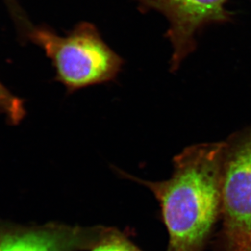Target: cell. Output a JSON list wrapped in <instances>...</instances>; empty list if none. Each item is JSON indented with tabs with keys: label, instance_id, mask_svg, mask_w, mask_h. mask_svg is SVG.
<instances>
[{
	"label": "cell",
	"instance_id": "6da1fadb",
	"mask_svg": "<svg viewBox=\"0 0 251 251\" xmlns=\"http://www.w3.org/2000/svg\"><path fill=\"white\" fill-rule=\"evenodd\" d=\"M224 141L185 148L173 158L172 176L150 181L121 170L126 179L151 191L169 235L167 251H204L222 208Z\"/></svg>",
	"mask_w": 251,
	"mask_h": 251
},
{
	"label": "cell",
	"instance_id": "7a4b0ae2",
	"mask_svg": "<svg viewBox=\"0 0 251 251\" xmlns=\"http://www.w3.org/2000/svg\"><path fill=\"white\" fill-rule=\"evenodd\" d=\"M51 60L56 80L69 93L114 81L124 59L109 48L97 28L81 23L66 36L46 29H34L29 34Z\"/></svg>",
	"mask_w": 251,
	"mask_h": 251
},
{
	"label": "cell",
	"instance_id": "3957f363",
	"mask_svg": "<svg viewBox=\"0 0 251 251\" xmlns=\"http://www.w3.org/2000/svg\"><path fill=\"white\" fill-rule=\"evenodd\" d=\"M216 251H251V124L224 141Z\"/></svg>",
	"mask_w": 251,
	"mask_h": 251
},
{
	"label": "cell",
	"instance_id": "277c9868",
	"mask_svg": "<svg viewBox=\"0 0 251 251\" xmlns=\"http://www.w3.org/2000/svg\"><path fill=\"white\" fill-rule=\"evenodd\" d=\"M228 0H137L140 8L157 10L169 21L166 37L172 46L171 72L179 70L182 62L195 50V35L204 25L232 20L226 10Z\"/></svg>",
	"mask_w": 251,
	"mask_h": 251
},
{
	"label": "cell",
	"instance_id": "5b68a950",
	"mask_svg": "<svg viewBox=\"0 0 251 251\" xmlns=\"http://www.w3.org/2000/svg\"><path fill=\"white\" fill-rule=\"evenodd\" d=\"M0 251H64L51 236L43 233H25L2 237Z\"/></svg>",
	"mask_w": 251,
	"mask_h": 251
},
{
	"label": "cell",
	"instance_id": "8992f818",
	"mask_svg": "<svg viewBox=\"0 0 251 251\" xmlns=\"http://www.w3.org/2000/svg\"><path fill=\"white\" fill-rule=\"evenodd\" d=\"M91 251H143L127 237L114 228H104Z\"/></svg>",
	"mask_w": 251,
	"mask_h": 251
},
{
	"label": "cell",
	"instance_id": "52a82bcc",
	"mask_svg": "<svg viewBox=\"0 0 251 251\" xmlns=\"http://www.w3.org/2000/svg\"><path fill=\"white\" fill-rule=\"evenodd\" d=\"M0 115L7 119L9 124L17 125L25 116L24 101L12 94L2 82H0Z\"/></svg>",
	"mask_w": 251,
	"mask_h": 251
}]
</instances>
